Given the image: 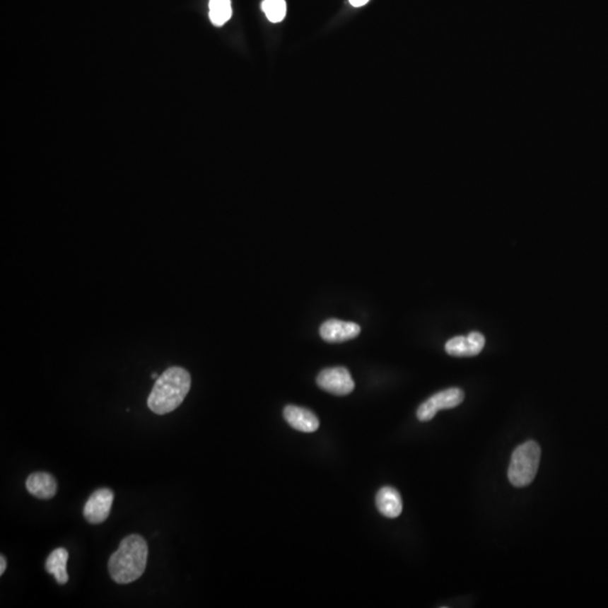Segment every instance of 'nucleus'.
Instances as JSON below:
<instances>
[{
	"label": "nucleus",
	"instance_id": "6",
	"mask_svg": "<svg viewBox=\"0 0 608 608\" xmlns=\"http://www.w3.org/2000/svg\"><path fill=\"white\" fill-rule=\"evenodd\" d=\"M114 493L107 488L95 491L83 507V516L90 524L104 522L111 513Z\"/></svg>",
	"mask_w": 608,
	"mask_h": 608
},
{
	"label": "nucleus",
	"instance_id": "13",
	"mask_svg": "<svg viewBox=\"0 0 608 608\" xmlns=\"http://www.w3.org/2000/svg\"><path fill=\"white\" fill-rule=\"evenodd\" d=\"M209 8L213 25L223 26L233 16L231 0H210Z\"/></svg>",
	"mask_w": 608,
	"mask_h": 608
},
{
	"label": "nucleus",
	"instance_id": "12",
	"mask_svg": "<svg viewBox=\"0 0 608 608\" xmlns=\"http://www.w3.org/2000/svg\"><path fill=\"white\" fill-rule=\"evenodd\" d=\"M69 558V553L64 547H59L51 553L45 562V569L47 573L54 575L57 583L64 585L69 580V575L66 573V562Z\"/></svg>",
	"mask_w": 608,
	"mask_h": 608
},
{
	"label": "nucleus",
	"instance_id": "16",
	"mask_svg": "<svg viewBox=\"0 0 608 608\" xmlns=\"http://www.w3.org/2000/svg\"><path fill=\"white\" fill-rule=\"evenodd\" d=\"M6 567H7V562H6L5 556H0V575H4L5 573Z\"/></svg>",
	"mask_w": 608,
	"mask_h": 608
},
{
	"label": "nucleus",
	"instance_id": "14",
	"mask_svg": "<svg viewBox=\"0 0 608 608\" xmlns=\"http://www.w3.org/2000/svg\"><path fill=\"white\" fill-rule=\"evenodd\" d=\"M262 9L271 23L282 22L286 16L285 0H264Z\"/></svg>",
	"mask_w": 608,
	"mask_h": 608
},
{
	"label": "nucleus",
	"instance_id": "5",
	"mask_svg": "<svg viewBox=\"0 0 608 608\" xmlns=\"http://www.w3.org/2000/svg\"><path fill=\"white\" fill-rule=\"evenodd\" d=\"M317 385L322 390L334 395L349 394L355 387L349 370L341 366L321 370L317 378Z\"/></svg>",
	"mask_w": 608,
	"mask_h": 608
},
{
	"label": "nucleus",
	"instance_id": "11",
	"mask_svg": "<svg viewBox=\"0 0 608 608\" xmlns=\"http://www.w3.org/2000/svg\"><path fill=\"white\" fill-rule=\"evenodd\" d=\"M376 507L383 516L395 518L400 516L404 509L402 498L392 486H383L376 495Z\"/></svg>",
	"mask_w": 608,
	"mask_h": 608
},
{
	"label": "nucleus",
	"instance_id": "1",
	"mask_svg": "<svg viewBox=\"0 0 608 608\" xmlns=\"http://www.w3.org/2000/svg\"><path fill=\"white\" fill-rule=\"evenodd\" d=\"M148 544L140 535L133 534L122 541L108 561V571L115 583L127 585L138 580L147 567Z\"/></svg>",
	"mask_w": 608,
	"mask_h": 608
},
{
	"label": "nucleus",
	"instance_id": "15",
	"mask_svg": "<svg viewBox=\"0 0 608 608\" xmlns=\"http://www.w3.org/2000/svg\"><path fill=\"white\" fill-rule=\"evenodd\" d=\"M370 0H349V3H351V6H354V7H362V6L366 5Z\"/></svg>",
	"mask_w": 608,
	"mask_h": 608
},
{
	"label": "nucleus",
	"instance_id": "9",
	"mask_svg": "<svg viewBox=\"0 0 608 608\" xmlns=\"http://www.w3.org/2000/svg\"><path fill=\"white\" fill-rule=\"evenodd\" d=\"M284 418L292 428L302 433H313L320 425L318 418L312 411L301 407H285Z\"/></svg>",
	"mask_w": 608,
	"mask_h": 608
},
{
	"label": "nucleus",
	"instance_id": "3",
	"mask_svg": "<svg viewBox=\"0 0 608 608\" xmlns=\"http://www.w3.org/2000/svg\"><path fill=\"white\" fill-rule=\"evenodd\" d=\"M541 448L534 440H528L515 450L509 464V482L517 488L528 486L533 482L539 470Z\"/></svg>",
	"mask_w": 608,
	"mask_h": 608
},
{
	"label": "nucleus",
	"instance_id": "10",
	"mask_svg": "<svg viewBox=\"0 0 608 608\" xmlns=\"http://www.w3.org/2000/svg\"><path fill=\"white\" fill-rule=\"evenodd\" d=\"M26 489L30 495L40 499H51L57 493L56 479L49 473L36 472L26 480Z\"/></svg>",
	"mask_w": 608,
	"mask_h": 608
},
{
	"label": "nucleus",
	"instance_id": "17",
	"mask_svg": "<svg viewBox=\"0 0 608 608\" xmlns=\"http://www.w3.org/2000/svg\"><path fill=\"white\" fill-rule=\"evenodd\" d=\"M157 378V373L152 374V379H156Z\"/></svg>",
	"mask_w": 608,
	"mask_h": 608
},
{
	"label": "nucleus",
	"instance_id": "7",
	"mask_svg": "<svg viewBox=\"0 0 608 608\" xmlns=\"http://www.w3.org/2000/svg\"><path fill=\"white\" fill-rule=\"evenodd\" d=\"M361 332V327L351 321L330 319L320 327V336L327 343H343L354 339Z\"/></svg>",
	"mask_w": 608,
	"mask_h": 608
},
{
	"label": "nucleus",
	"instance_id": "2",
	"mask_svg": "<svg viewBox=\"0 0 608 608\" xmlns=\"http://www.w3.org/2000/svg\"><path fill=\"white\" fill-rule=\"evenodd\" d=\"M191 375L185 368H169L152 387L148 407L157 415H166L177 409L191 389Z\"/></svg>",
	"mask_w": 608,
	"mask_h": 608
},
{
	"label": "nucleus",
	"instance_id": "8",
	"mask_svg": "<svg viewBox=\"0 0 608 608\" xmlns=\"http://www.w3.org/2000/svg\"><path fill=\"white\" fill-rule=\"evenodd\" d=\"M486 339L480 332H471L467 337L459 336L448 340L445 345L448 354L455 357L476 356L484 349Z\"/></svg>",
	"mask_w": 608,
	"mask_h": 608
},
{
	"label": "nucleus",
	"instance_id": "4",
	"mask_svg": "<svg viewBox=\"0 0 608 608\" xmlns=\"http://www.w3.org/2000/svg\"><path fill=\"white\" fill-rule=\"evenodd\" d=\"M464 400V392L459 387H451L433 395L428 400L421 404L417 410V418L421 421H429L435 417L437 412L443 409H451Z\"/></svg>",
	"mask_w": 608,
	"mask_h": 608
}]
</instances>
